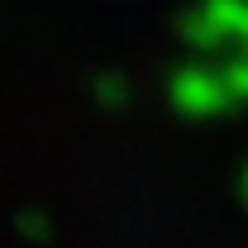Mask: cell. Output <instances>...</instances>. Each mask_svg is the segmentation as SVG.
Listing matches in <instances>:
<instances>
[{"mask_svg":"<svg viewBox=\"0 0 248 248\" xmlns=\"http://www.w3.org/2000/svg\"><path fill=\"white\" fill-rule=\"evenodd\" d=\"M177 33L196 58L248 53V0H196L182 10Z\"/></svg>","mask_w":248,"mask_h":248,"instance_id":"1","label":"cell"},{"mask_svg":"<svg viewBox=\"0 0 248 248\" xmlns=\"http://www.w3.org/2000/svg\"><path fill=\"white\" fill-rule=\"evenodd\" d=\"M167 105L182 120H219L234 110L219 58H191L167 72Z\"/></svg>","mask_w":248,"mask_h":248,"instance_id":"2","label":"cell"},{"mask_svg":"<svg viewBox=\"0 0 248 248\" xmlns=\"http://www.w3.org/2000/svg\"><path fill=\"white\" fill-rule=\"evenodd\" d=\"M91 100L100 110H124V105L134 100V81H129L124 72H95L91 77Z\"/></svg>","mask_w":248,"mask_h":248,"instance_id":"3","label":"cell"},{"mask_svg":"<svg viewBox=\"0 0 248 248\" xmlns=\"http://www.w3.org/2000/svg\"><path fill=\"white\" fill-rule=\"evenodd\" d=\"M15 229H19V239H29L33 248H43L48 239H53V219H48V210H19V215H15Z\"/></svg>","mask_w":248,"mask_h":248,"instance_id":"4","label":"cell"},{"mask_svg":"<svg viewBox=\"0 0 248 248\" xmlns=\"http://www.w3.org/2000/svg\"><path fill=\"white\" fill-rule=\"evenodd\" d=\"M239 196H244V205H248V167L239 172Z\"/></svg>","mask_w":248,"mask_h":248,"instance_id":"5","label":"cell"}]
</instances>
